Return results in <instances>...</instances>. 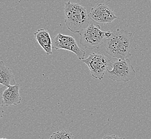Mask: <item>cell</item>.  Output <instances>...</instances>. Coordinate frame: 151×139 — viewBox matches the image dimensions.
I'll return each instance as SVG.
<instances>
[{
	"label": "cell",
	"instance_id": "6da1fadb",
	"mask_svg": "<svg viewBox=\"0 0 151 139\" xmlns=\"http://www.w3.org/2000/svg\"><path fill=\"white\" fill-rule=\"evenodd\" d=\"M134 33L124 29H116L104 42L106 52L117 59H126L131 56V46Z\"/></svg>",
	"mask_w": 151,
	"mask_h": 139
},
{
	"label": "cell",
	"instance_id": "7a4b0ae2",
	"mask_svg": "<svg viewBox=\"0 0 151 139\" xmlns=\"http://www.w3.org/2000/svg\"><path fill=\"white\" fill-rule=\"evenodd\" d=\"M64 23L68 29L79 33L89 25V15L84 6L78 3L65 2L64 8Z\"/></svg>",
	"mask_w": 151,
	"mask_h": 139
},
{
	"label": "cell",
	"instance_id": "3957f363",
	"mask_svg": "<svg viewBox=\"0 0 151 139\" xmlns=\"http://www.w3.org/2000/svg\"><path fill=\"white\" fill-rule=\"evenodd\" d=\"M79 34L80 44L89 50L99 49L107 38V32L102 31L98 24H90Z\"/></svg>",
	"mask_w": 151,
	"mask_h": 139
},
{
	"label": "cell",
	"instance_id": "277c9868",
	"mask_svg": "<svg viewBox=\"0 0 151 139\" xmlns=\"http://www.w3.org/2000/svg\"><path fill=\"white\" fill-rule=\"evenodd\" d=\"M112 70L108 69V75L111 80L117 82H128L134 79L136 72L129 58L117 59L111 64Z\"/></svg>",
	"mask_w": 151,
	"mask_h": 139
},
{
	"label": "cell",
	"instance_id": "5b68a950",
	"mask_svg": "<svg viewBox=\"0 0 151 139\" xmlns=\"http://www.w3.org/2000/svg\"><path fill=\"white\" fill-rule=\"evenodd\" d=\"M81 61L87 65L92 76L100 80L103 79L108 67L111 66L112 63L105 55L93 52Z\"/></svg>",
	"mask_w": 151,
	"mask_h": 139
},
{
	"label": "cell",
	"instance_id": "8992f818",
	"mask_svg": "<svg viewBox=\"0 0 151 139\" xmlns=\"http://www.w3.org/2000/svg\"><path fill=\"white\" fill-rule=\"evenodd\" d=\"M52 49L67 50L75 54L79 60L85 59L86 52L78 46L73 37L58 33L52 40Z\"/></svg>",
	"mask_w": 151,
	"mask_h": 139
},
{
	"label": "cell",
	"instance_id": "52a82bcc",
	"mask_svg": "<svg viewBox=\"0 0 151 139\" xmlns=\"http://www.w3.org/2000/svg\"><path fill=\"white\" fill-rule=\"evenodd\" d=\"M88 15L91 20L103 24L111 23L117 18L113 10L103 3L92 8Z\"/></svg>",
	"mask_w": 151,
	"mask_h": 139
},
{
	"label": "cell",
	"instance_id": "ba28073f",
	"mask_svg": "<svg viewBox=\"0 0 151 139\" xmlns=\"http://www.w3.org/2000/svg\"><path fill=\"white\" fill-rule=\"evenodd\" d=\"M22 97L19 93V85L18 84L15 86H10L6 87L1 93V107L2 112V107L5 105L9 107L16 105L21 102Z\"/></svg>",
	"mask_w": 151,
	"mask_h": 139
},
{
	"label": "cell",
	"instance_id": "9c48e42d",
	"mask_svg": "<svg viewBox=\"0 0 151 139\" xmlns=\"http://www.w3.org/2000/svg\"><path fill=\"white\" fill-rule=\"evenodd\" d=\"M35 39L38 44L44 50L47 55L52 54V42L49 32L41 28L34 33Z\"/></svg>",
	"mask_w": 151,
	"mask_h": 139
},
{
	"label": "cell",
	"instance_id": "30bf717a",
	"mask_svg": "<svg viewBox=\"0 0 151 139\" xmlns=\"http://www.w3.org/2000/svg\"><path fill=\"white\" fill-rule=\"evenodd\" d=\"M0 84L5 87L17 84L12 70L6 67L2 61L0 62Z\"/></svg>",
	"mask_w": 151,
	"mask_h": 139
},
{
	"label": "cell",
	"instance_id": "8fae6325",
	"mask_svg": "<svg viewBox=\"0 0 151 139\" xmlns=\"http://www.w3.org/2000/svg\"><path fill=\"white\" fill-rule=\"evenodd\" d=\"M74 135L68 130H58L52 134L50 139H73Z\"/></svg>",
	"mask_w": 151,
	"mask_h": 139
},
{
	"label": "cell",
	"instance_id": "7c38bea8",
	"mask_svg": "<svg viewBox=\"0 0 151 139\" xmlns=\"http://www.w3.org/2000/svg\"><path fill=\"white\" fill-rule=\"evenodd\" d=\"M102 139H126L125 138H120L119 136H117L116 135H104V136L102 138Z\"/></svg>",
	"mask_w": 151,
	"mask_h": 139
},
{
	"label": "cell",
	"instance_id": "4fadbf2b",
	"mask_svg": "<svg viewBox=\"0 0 151 139\" xmlns=\"http://www.w3.org/2000/svg\"><path fill=\"white\" fill-rule=\"evenodd\" d=\"M1 139H6V138H1Z\"/></svg>",
	"mask_w": 151,
	"mask_h": 139
},
{
	"label": "cell",
	"instance_id": "5bb4252c",
	"mask_svg": "<svg viewBox=\"0 0 151 139\" xmlns=\"http://www.w3.org/2000/svg\"></svg>",
	"mask_w": 151,
	"mask_h": 139
}]
</instances>
